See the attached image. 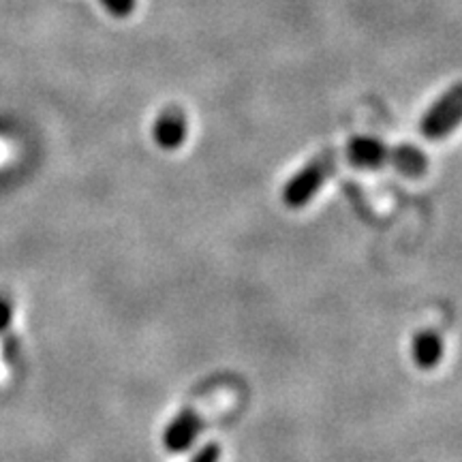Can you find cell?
Listing matches in <instances>:
<instances>
[{"label":"cell","instance_id":"1","mask_svg":"<svg viewBox=\"0 0 462 462\" xmlns=\"http://www.w3.org/2000/svg\"><path fill=\"white\" fill-rule=\"evenodd\" d=\"M337 165L338 157L334 150H328V152H321L315 159H310L282 187V201H285V206L291 208V210H302L304 206H309L317 198L323 184L334 176Z\"/></svg>","mask_w":462,"mask_h":462},{"label":"cell","instance_id":"2","mask_svg":"<svg viewBox=\"0 0 462 462\" xmlns=\"http://www.w3.org/2000/svg\"><path fill=\"white\" fill-rule=\"evenodd\" d=\"M462 125V82L443 92L420 120V133L424 140L441 142Z\"/></svg>","mask_w":462,"mask_h":462},{"label":"cell","instance_id":"3","mask_svg":"<svg viewBox=\"0 0 462 462\" xmlns=\"http://www.w3.org/2000/svg\"><path fill=\"white\" fill-rule=\"evenodd\" d=\"M394 148L374 137H354L345 148V157L357 170H383L392 167Z\"/></svg>","mask_w":462,"mask_h":462},{"label":"cell","instance_id":"4","mask_svg":"<svg viewBox=\"0 0 462 462\" xmlns=\"http://www.w3.org/2000/svg\"><path fill=\"white\" fill-rule=\"evenodd\" d=\"M201 426H204V421H201L199 413L195 411V409H182V411L167 424V429L163 432V446L167 452L182 454L187 452L189 448H193V443L198 441L201 432Z\"/></svg>","mask_w":462,"mask_h":462},{"label":"cell","instance_id":"5","mask_svg":"<svg viewBox=\"0 0 462 462\" xmlns=\"http://www.w3.org/2000/svg\"><path fill=\"white\" fill-rule=\"evenodd\" d=\"M189 123L187 116L182 109L178 107H167L157 116L152 126V137L157 142L159 148L163 150H176L180 148L184 140H187Z\"/></svg>","mask_w":462,"mask_h":462},{"label":"cell","instance_id":"6","mask_svg":"<svg viewBox=\"0 0 462 462\" xmlns=\"http://www.w3.org/2000/svg\"><path fill=\"white\" fill-rule=\"evenodd\" d=\"M443 351H446V345H443L441 334L437 330H421L415 334L411 354L415 366L421 371H430V368L439 366V362L443 360Z\"/></svg>","mask_w":462,"mask_h":462},{"label":"cell","instance_id":"7","mask_svg":"<svg viewBox=\"0 0 462 462\" xmlns=\"http://www.w3.org/2000/svg\"><path fill=\"white\" fill-rule=\"evenodd\" d=\"M392 167H394L398 173H402L404 178H421L426 176L430 163H429V157H426L420 148L402 143V146H394Z\"/></svg>","mask_w":462,"mask_h":462},{"label":"cell","instance_id":"8","mask_svg":"<svg viewBox=\"0 0 462 462\" xmlns=\"http://www.w3.org/2000/svg\"><path fill=\"white\" fill-rule=\"evenodd\" d=\"M221 454H223L221 446H218L217 441H210L206 443V446L201 448L193 458H190V462H218L221 460Z\"/></svg>","mask_w":462,"mask_h":462},{"label":"cell","instance_id":"9","mask_svg":"<svg viewBox=\"0 0 462 462\" xmlns=\"http://www.w3.org/2000/svg\"><path fill=\"white\" fill-rule=\"evenodd\" d=\"M101 3L106 5L107 11H112L114 15L125 17V15L133 14V9H135L137 0H101Z\"/></svg>","mask_w":462,"mask_h":462},{"label":"cell","instance_id":"10","mask_svg":"<svg viewBox=\"0 0 462 462\" xmlns=\"http://www.w3.org/2000/svg\"><path fill=\"white\" fill-rule=\"evenodd\" d=\"M9 321H11L9 304L5 302V300H0V330H3V328H7Z\"/></svg>","mask_w":462,"mask_h":462},{"label":"cell","instance_id":"11","mask_svg":"<svg viewBox=\"0 0 462 462\" xmlns=\"http://www.w3.org/2000/svg\"><path fill=\"white\" fill-rule=\"evenodd\" d=\"M7 379V368H5V362H3V346H0V383Z\"/></svg>","mask_w":462,"mask_h":462},{"label":"cell","instance_id":"12","mask_svg":"<svg viewBox=\"0 0 462 462\" xmlns=\"http://www.w3.org/2000/svg\"><path fill=\"white\" fill-rule=\"evenodd\" d=\"M5 157H7V148H5V143L0 142V163H3Z\"/></svg>","mask_w":462,"mask_h":462}]
</instances>
